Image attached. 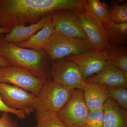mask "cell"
<instances>
[{
    "label": "cell",
    "instance_id": "1",
    "mask_svg": "<svg viewBox=\"0 0 127 127\" xmlns=\"http://www.w3.org/2000/svg\"><path fill=\"white\" fill-rule=\"evenodd\" d=\"M87 0H0V27L12 30L19 25H33L62 9L79 11Z\"/></svg>",
    "mask_w": 127,
    "mask_h": 127
},
{
    "label": "cell",
    "instance_id": "2",
    "mask_svg": "<svg viewBox=\"0 0 127 127\" xmlns=\"http://www.w3.org/2000/svg\"><path fill=\"white\" fill-rule=\"evenodd\" d=\"M0 56L12 66L28 69L44 81L52 79V61L44 50L36 51L20 47L7 41L4 34H0Z\"/></svg>",
    "mask_w": 127,
    "mask_h": 127
},
{
    "label": "cell",
    "instance_id": "3",
    "mask_svg": "<svg viewBox=\"0 0 127 127\" xmlns=\"http://www.w3.org/2000/svg\"><path fill=\"white\" fill-rule=\"evenodd\" d=\"M44 50L52 61L70 55L97 50L88 40L66 36L55 30L46 43Z\"/></svg>",
    "mask_w": 127,
    "mask_h": 127
},
{
    "label": "cell",
    "instance_id": "4",
    "mask_svg": "<svg viewBox=\"0 0 127 127\" xmlns=\"http://www.w3.org/2000/svg\"><path fill=\"white\" fill-rule=\"evenodd\" d=\"M72 90L52 79L46 80L34 103V110L58 113L70 97Z\"/></svg>",
    "mask_w": 127,
    "mask_h": 127
},
{
    "label": "cell",
    "instance_id": "5",
    "mask_svg": "<svg viewBox=\"0 0 127 127\" xmlns=\"http://www.w3.org/2000/svg\"><path fill=\"white\" fill-rule=\"evenodd\" d=\"M83 90H72L70 97L58 115L66 127H84L89 113Z\"/></svg>",
    "mask_w": 127,
    "mask_h": 127
},
{
    "label": "cell",
    "instance_id": "6",
    "mask_svg": "<svg viewBox=\"0 0 127 127\" xmlns=\"http://www.w3.org/2000/svg\"><path fill=\"white\" fill-rule=\"evenodd\" d=\"M45 81L37 77L27 68L0 67V82L12 84L36 96Z\"/></svg>",
    "mask_w": 127,
    "mask_h": 127
},
{
    "label": "cell",
    "instance_id": "7",
    "mask_svg": "<svg viewBox=\"0 0 127 127\" xmlns=\"http://www.w3.org/2000/svg\"><path fill=\"white\" fill-rule=\"evenodd\" d=\"M51 76L54 81L71 90H83L86 83L79 67L64 58L52 61Z\"/></svg>",
    "mask_w": 127,
    "mask_h": 127
},
{
    "label": "cell",
    "instance_id": "8",
    "mask_svg": "<svg viewBox=\"0 0 127 127\" xmlns=\"http://www.w3.org/2000/svg\"><path fill=\"white\" fill-rule=\"evenodd\" d=\"M0 95L4 104L11 109L23 111L27 115L34 111L37 96L21 88L0 82Z\"/></svg>",
    "mask_w": 127,
    "mask_h": 127
},
{
    "label": "cell",
    "instance_id": "9",
    "mask_svg": "<svg viewBox=\"0 0 127 127\" xmlns=\"http://www.w3.org/2000/svg\"><path fill=\"white\" fill-rule=\"evenodd\" d=\"M77 12L82 28L93 46L97 50H109L111 47L105 28L102 23L89 10L86 4L84 10Z\"/></svg>",
    "mask_w": 127,
    "mask_h": 127
},
{
    "label": "cell",
    "instance_id": "10",
    "mask_svg": "<svg viewBox=\"0 0 127 127\" xmlns=\"http://www.w3.org/2000/svg\"><path fill=\"white\" fill-rule=\"evenodd\" d=\"M108 51H88L77 55H70L64 59L75 63L80 68L86 80L101 71L108 63Z\"/></svg>",
    "mask_w": 127,
    "mask_h": 127
},
{
    "label": "cell",
    "instance_id": "11",
    "mask_svg": "<svg viewBox=\"0 0 127 127\" xmlns=\"http://www.w3.org/2000/svg\"><path fill=\"white\" fill-rule=\"evenodd\" d=\"M51 16L55 30L66 36L89 40L82 28L76 11L62 9L54 12Z\"/></svg>",
    "mask_w": 127,
    "mask_h": 127
},
{
    "label": "cell",
    "instance_id": "12",
    "mask_svg": "<svg viewBox=\"0 0 127 127\" xmlns=\"http://www.w3.org/2000/svg\"><path fill=\"white\" fill-rule=\"evenodd\" d=\"M85 82L100 84L108 88H127V73L108 62L101 71L87 78Z\"/></svg>",
    "mask_w": 127,
    "mask_h": 127
},
{
    "label": "cell",
    "instance_id": "13",
    "mask_svg": "<svg viewBox=\"0 0 127 127\" xmlns=\"http://www.w3.org/2000/svg\"><path fill=\"white\" fill-rule=\"evenodd\" d=\"M52 22L51 15L46 17L40 21L26 26L19 25L14 27L10 33L4 35L6 40L10 43L17 44L27 40L41 29Z\"/></svg>",
    "mask_w": 127,
    "mask_h": 127
},
{
    "label": "cell",
    "instance_id": "14",
    "mask_svg": "<svg viewBox=\"0 0 127 127\" xmlns=\"http://www.w3.org/2000/svg\"><path fill=\"white\" fill-rule=\"evenodd\" d=\"M103 127H127V110L108 98L103 106Z\"/></svg>",
    "mask_w": 127,
    "mask_h": 127
},
{
    "label": "cell",
    "instance_id": "15",
    "mask_svg": "<svg viewBox=\"0 0 127 127\" xmlns=\"http://www.w3.org/2000/svg\"><path fill=\"white\" fill-rule=\"evenodd\" d=\"M85 102L89 110L100 109L108 98L106 87L92 83H86L83 89Z\"/></svg>",
    "mask_w": 127,
    "mask_h": 127
},
{
    "label": "cell",
    "instance_id": "16",
    "mask_svg": "<svg viewBox=\"0 0 127 127\" xmlns=\"http://www.w3.org/2000/svg\"><path fill=\"white\" fill-rule=\"evenodd\" d=\"M107 32L111 47L124 45L127 43V23H115L109 21L102 24Z\"/></svg>",
    "mask_w": 127,
    "mask_h": 127
},
{
    "label": "cell",
    "instance_id": "17",
    "mask_svg": "<svg viewBox=\"0 0 127 127\" xmlns=\"http://www.w3.org/2000/svg\"><path fill=\"white\" fill-rule=\"evenodd\" d=\"M55 30V27L52 21L27 40L16 45L20 47L34 51L44 50L46 43Z\"/></svg>",
    "mask_w": 127,
    "mask_h": 127
},
{
    "label": "cell",
    "instance_id": "18",
    "mask_svg": "<svg viewBox=\"0 0 127 127\" xmlns=\"http://www.w3.org/2000/svg\"><path fill=\"white\" fill-rule=\"evenodd\" d=\"M107 61L124 72L127 73V49L122 47H111L108 51Z\"/></svg>",
    "mask_w": 127,
    "mask_h": 127
},
{
    "label": "cell",
    "instance_id": "19",
    "mask_svg": "<svg viewBox=\"0 0 127 127\" xmlns=\"http://www.w3.org/2000/svg\"><path fill=\"white\" fill-rule=\"evenodd\" d=\"M109 21L117 24L127 23V1L114 0L109 9Z\"/></svg>",
    "mask_w": 127,
    "mask_h": 127
},
{
    "label": "cell",
    "instance_id": "20",
    "mask_svg": "<svg viewBox=\"0 0 127 127\" xmlns=\"http://www.w3.org/2000/svg\"><path fill=\"white\" fill-rule=\"evenodd\" d=\"M35 116L37 123L35 127H66L57 113L36 110Z\"/></svg>",
    "mask_w": 127,
    "mask_h": 127
},
{
    "label": "cell",
    "instance_id": "21",
    "mask_svg": "<svg viewBox=\"0 0 127 127\" xmlns=\"http://www.w3.org/2000/svg\"><path fill=\"white\" fill-rule=\"evenodd\" d=\"M86 6L93 15L102 24L109 21V8L99 0H87Z\"/></svg>",
    "mask_w": 127,
    "mask_h": 127
},
{
    "label": "cell",
    "instance_id": "22",
    "mask_svg": "<svg viewBox=\"0 0 127 127\" xmlns=\"http://www.w3.org/2000/svg\"><path fill=\"white\" fill-rule=\"evenodd\" d=\"M108 97L112 98L124 109H127V88H106Z\"/></svg>",
    "mask_w": 127,
    "mask_h": 127
},
{
    "label": "cell",
    "instance_id": "23",
    "mask_svg": "<svg viewBox=\"0 0 127 127\" xmlns=\"http://www.w3.org/2000/svg\"><path fill=\"white\" fill-rule=\"evenodd\" d=\"M103 107L89 110L84 127H103Z\"/></svg>",
    "mask_w": 127,
    "mask_h": 127
},
{
    "label": "cell",
    "instance_id": "24",
    "mask_svg": "<svg viewBox=\"0 0 127 127\" xmlns=\"http://www.w3.org/2000/svg\"><path fill=\"white\" fill-rule=\"evenodd\" d=\"M0 112L11 113L15 114L18 118L22 119L26 118V114L23 111L20 110H14L7 107L3 102L0 95Z\"/></svg>",
    "mask_w": 127,
    "mask_h": 127
},
{
    "label": "cell",
    "instance_id": "25",
    "mask_svg": "<svg viewBox=\"0 0 127 127\" xmlns=\"http://www.w3.org/2000/svg\"><path fill=\"white\" fill-rule=\"evenodd\" d=\"M0 127H18L17 123L12 120L9 113L3 112L0 117Z\"/></svg>",
    "mask_w": 127,
    "mask_h": 127
},
{
    "label": "cell",
    "instance_id": "26",
    "mask_svg": "<svg viewBox=\"0 0 127 127\" xmlns=\"http://www.w3.org/2000/svg\"><path fill=\"white\" fill-rule=\"evenodd\" d=\"M12 66L10 63L4 58L0 56V67H7Z\"/></svg>",
    "mask_w": 127,
    "mask_h": 127
},
{
    "label": "cell",
    "instance_id": "27",
    "mask_svg": "<svg viewBox=\"0 0 127 127\" xmlns=\"http://www.w3.org/2000/svg\"><path fill=\"white\" fill-rule=\"evenodd\" d=\"M11 31L10 29L0 27V34H8L10 33Z\"/></svg>",
    "mask_w": 127,
    "mask_h": 127
},
{
    "label": "cell",
    "instance_id": "28",
    "mask_svg": "<svg viewBox=\"0 0 127 127\" xmlns=\"http://www.w3.org/2000/svg\"></svg>",
    "mask_w": 127,
    "mask_h": 127
}]
</instances>
